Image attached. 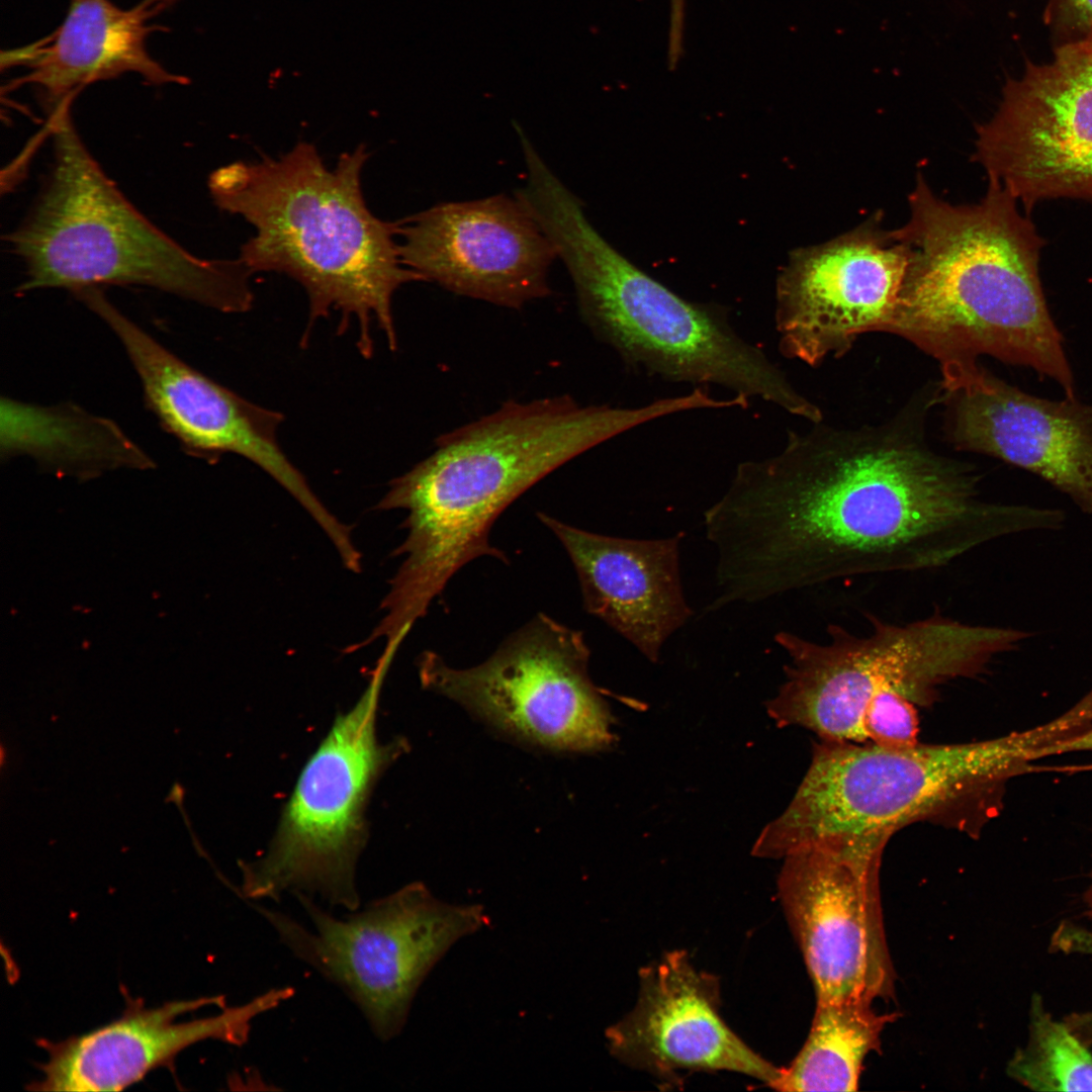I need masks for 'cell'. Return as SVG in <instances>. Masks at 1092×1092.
Wrapping results in <instances>:
<instances>
[{
    "instance_id": "obj_24",
    "label": "cell",
    "mask_w": 1092,
    "mask_h": 1092,
    "mask_svg": "<svg viewBox=\"0 0 1092 1092\" xmlns=\"http://www.w3.org/2000/svg\"><path fill=\"white\" fill-rule=\"evenodd\" d=\"M1008 1075L1035 1091H1092V1053L1068 1026L1053 1017L1033 995L1027 1042L1007 1066Z\"/></svg>"
},
{
    "instance_id": "obj_8",
    "label": "cell",
    "mask_w": 1092,
    "mask_h": 1092,
    "mask_svg": "<svg viewBox=\"0 0 1092 1092\" xmlns=\"http://www.w3.org/2000/svg\"><path fill=\"white\" fill-rule=\"evenodd\" d=\"M870 626L860 635L831 624L824 642L776 633L774 640L789 661L765 707L779 727H802L820 740L866 743L864 711L877 695L894 691L927 707L945 685L985 674L997 656L1029 636L938 612L908 623L871 615Z\"/></svg>"
},
{
    "instance_id": "obj_28",
    "label": "cell",
    "mask_w": 1092,
    "mask_h": 1092,
    "mask_svg": "<svg viewBox=\"0 0 1092 1092\" xmlns=\"http://www.w3.org/2000/svg\"><path fill=\"white\" fill-rule=\"evenodd\" d=\"M686 0H670L668 44L676 49L682 46Z\"/></svg>"
},
{
    "instance_id": "obj_3",
    "label": "cell",
    "mask_w": 1092,
    "mask_h": 1092,
    "mask_svg": "<svg viewBox=\"0 0 1092 1092\" xmlns=\"http://www.w3.org/2000/svg\"><path fill=\"white\" fill-rule=\"evenodd\" d=\"M676 410L671 397L636 407L585 405L566 394L509 399L439 436L432 454L391 480L376 506L407 512V535L394 550L404 556L401 576L425 594L440 595L476 558L508 564L489 533L511 504L571 459Z\"/></svg>"
},
{
    "instance_id": "obj_25",
    "label": "cell",
    "mask_w": 1092,
    "mask_h": 1092,
    "mask_svg": "<svg viewBox=\"0 0 1092 1092\" xmlns=\"http://www.w3.org/2000/svg\"><path fill=\"white\" fill-rule=\"evenodd\" d=\"M916 707L905 696L894 691L877 695L867 706L863 716L868 742L889 747L917 743Z\"/></svg>"
},
{
    "instance_id": "obj_7",
    "label": "cell",
    "mask_w": 1092,
    "mask_h": 1092,
    "mask_svg": "<svg viewBox=\"0 0 1092 1092\" xmlns=\"http://www.w3.org/2000/svg\"><path fill=\"white\" fill-rule=\"evenodd\" d=\"M50 111L54 161L32 210L8 236L26 277L17 292L144 285L226 313L251 309L252 271L241 258H198L144 216L89 153L70 115Z\"/></svg>"
},
{
    "instance_id": "obj_23",
    "label": "cell",
    "mask_w": 1092,
    "mask_h": 1092,
    "mask_svg": "<svg viewBox=\"0 0 1092 1092\" xmlns=\"http://www.w3.org/2000/svg\"><path fill=\"white\" fill-rule=\"evenodd\" d=\"M867 1002L816 1003L806 1041L772 1089L785 1092L856 1091L863 1062L880 1052L881 1035L897 1013L880 1014Z\"/></svg>"
},
{
    "instance_id": "obj_4",
    "label": "cell",
    "mask_w": 1092,
    "mask_h": 1092,
    "mask_svg": "<svg viewBox=\"0 0 1092 1092\" xmlns=\"http://www.w3.org/2000/svg\"><path fill=\"white\" fill-rule=\"evenodd\" d=\"M367 158L361 145L329 168L313 145L300 142L277 158L221 167L208 181L215 204L254 228L239 257L252 273H282L305 290L302 341L314 322L338 311L339 332L357 320L365 357L373 353V324L397 350L393 295L403 284L426 281L401 262L397 221L379 219L366 204L361 172Z\"/></svg>"
},
{
    "instance_id": "obj_13",
    "label": "cell",
    "mask_w": 1092,
    "mask_h": 1092,
    "mask_svg": "<svg viewBox=\"0 0 1092 1092\" xmlns=\"http://www.w3.org/2000/svg\"><path fill=\"white\" fill-rule=\"evenodd\" d=\"M977 162L1025 209L1055 198L1092 200V33L1027 64L977 129Z\"/></svg>"
},
{
    "instance_id": "obj_6",
    "label": "cell",
    "mask_w": 1092,
    "mask_h": 1092,
    "mask_svg": "<svg viewBox=\"0 0 1092 1092\" xmlns=\"http://www.w3.org/2000/svg\"><path fill=\"white\" fill-rule=\"evenodd\" d=\"M527 205L572 279L583 320L627 367L663 381L717 385L810 423L823 420L763 350L735 331L727 308L686 299L630 262L561 180L539 186Z\"/></svg>"
},
{
    "instance_id": "obj_22",
    "label": "cell",
    "mask_w": 1092,
    "mask_h": 1092,
    "mask_svg": "<svg viewBox=\"0 0 1092 1092\" xmlns=\"http://www.w3.org/2000/svg\"><path fill=\"white\" fill-rule=\"evenodd\" d=\"M0 455H25L58 472L145 469L153 459L112 420L73 402L40 405L2 396Z\"/></svg>"
},
{
    "instance_id": "obj_26",
    "label": "cell",
    "mask_w": 1092,
    "mask_h": 1092,
    "mask_svg": "<svg viewBox=\"0 0 1092 1092\" xmlns=\"http://www.w3.org/2000/svg\"><path fill=\"white\" fill-rule=\"evenodd\" d=\"M1045 16L1064 39H1078L1092 32V0H1051Z\"/></svg>"
},
{
    "instance_id": "obj_11",
    "label": "cell",
    "mask_w": 1092,
    "mask_h": 1092,
    "mask_svg": "<svg viewBox=\"0 0 1092 1092\" xmlns=\"http://www.w3.org/2000/svg\"><path fill=\"white\" fill-rule=\"evenodd\" d=\"M589 657L581 631L540 613L475 666L452 667L433 651L418 665L423 687L517 739L595 752L616 737L614 718L588 674Z\"/></svg>"
},
{
    "instance_id": "obj_19",
    "label": "cell",
    "mask_w": 1092,
    "mask_h": 1092,
    "mask_svg": "<svg viewBox=\"0 0 1092 1092\" xmlns=\"http://www.w3.org/2000/svg\"><path fill=\"white\" fill-rule=\"evenodd\" d=\"M939 383L956 449L1030 471L1092 514V404L1031 395L980 365Z\"/></svg>"
},
{
    "instance_id": "obj_20",
    "label": "cell",
    "mask_w": 1092,
    "mask_h": 1092,
    "mask_svg": "<svg viewBox=\"0 0 1092 1092\" xmlns=\"http://www.w3.org/2000/svg\"><path fill=\"white\" fill-rule=\"evenodd\" d=\"M537 517L568 554L584 610L657 663L667 640L694 616L680 572L684 534L660 539L612 537L542 512Z\"/></svg>"
},
{
    "instance_id": "obj_9",
    "label": "cell",
    "mask_w": 1092,
    "mask_h": 1092,
    "mask_svg": "<svg viewBox=\"0 0 1092 1092\" xmlns=\"http://www.w3.org/2000/svg\"><path fill=\"white\" fill-rule=\"evenodd\" d=\"M395 650L385 647L366 690L338 716L302 768L266 852L244 862L240 895L278 901L316 895L348 911L360 908L356 866L366 837L365 808L404 741L381 744L376 713Z\"/></svg>"
},
{
    "instance_id": "obj_1",
    "label": "cell",
    "mask_w": 1092,
    "mask_h": 1092,
    "mask_svg": "<svg viewBox=\"0 0 1092 1092\" xmlns=\"http://www.w3.org/2000/svg\"><path fill=\"white\" fill-rule=\"evenodd\" d=\"M939 383L891 419L789 431L776 455L739 463L704 513L715 555L713 613L832 580L937 569L1036 528L1035 509L986 502L969 464L937 453L925 424Z\"/></svg>"
},
{
    "instance_id": "obj_29",
    "label": "cell",
    "mask_w": 1092,
    "mask_h": 1092,
    "mask_svg": "<svg viewBox=\"0 0 1092 1092\" xmlns=\"http://www.w3.org/2000/svg\"><path fill=\"white\" fill-rule=\"evenodd\" d=\"M1083 902L1087 915L1092 918V871L1088 877V883L1083 895Z\"/></svg>"
},
{
    "instance_id": "obj_10",
    "label": "cell",
    "mask_w": 1092,
    "mask_h": 1092,
    "mask_svg": "<svg viewBox=\"0 0 1092 1092\" xmlns=\"http://www.w3.org/2000/svg\"><path fill=\"white\" fill-rule=\"evenodd\" d=\"M309 925L246 900L302 963L337 986L382 1041L403 1029L422 983L461 938L488 923L483 906L451 904L421 882L337 917L296 895Z\"/></svg>"
},
{
    "instance_id": "obj_17",
    "label": "cell",
    "mask_w": 1092,
    "mask_h": 1092,
    "mask_svg": "<svg viewBox=\"0 0 1092 1092\" xmlns=\"http://www.w3.org/2000/svg\"><path fill=\"white\" fill-rule=\"evenodd\" d=\"M290 987L272 988L249 1002L226 1007L225 997L173 1001L156 1008L127 997L117 1019L61 1041L38 1040L47 1054L34 1091H118L160 1067H169L183 1050L206 1039L244 1045L252 1022L291 998Z\"/></svg>"
},
{
    "instance_id": "obj_21",
    "label": "cell",
    "mask_w": 1092,
    "mask_h": 1092,
    "mask_svg": "<svg viewBox=\"0 0 1092 1092\" xmlns=\"http://www.w3.org/2000/svg\"><path fill=\"white\" fill-rule=\"evenodd\" d=\"M150 15L142 4L122 9L110 0H69L55 32L2 59L8 66L27 69L15 85H34L50 111L84 86L124 73L139 74L154 85L186 84L185 77L167 71L148 53Z\"/></svg>"
},
{
    "instance_id": "obj_14",
    "label": "cell",
    "mask_w": 1092,
    "mask_h": 1092,
    "mask_svg": "<svg viewBox=\"0 0 1092 1092\" xmlns=\"http://www.w3.org/2000/svg\"><path fill=\"white\" fill-rule=\"evenodd\" d=\"M121 343L147 407L186 453L207 459L232 453L256 464L313 518L329 538L344 531L280 447L283 415L251 402L196 370L113 305L100 287L76 291Z\"/></svg>"
},
{
    "instance_id": "obj_18",
    "label": "cell",
    "mask_w": 1092,
    "mask_h": 1092,
    "mask_svg": "<svg viewBox=\"0 0 1092 1092\" xmlns=\"http://www.w3.org/2000/svg\"><path fill=\"white\" fill-rule=\"evenodd\" d=\"M605 1036L616 1060L666 1084H680L685 1073L726 1071L771 1088L781 1073L725 1022L719 980L680 949L640 969L635 1006Z\"/></svg>"
},
{
    "instance_id": "obj_27",
    "label": "cell",
    "mask_w": 1092,
    "mask_h": 1092,
    "mask_svg": "<svg viewBox=\"0 0 1092 1092\" xmlns=\"http://www.w3.org/2000/svg\"><path fill=\"white\" fill-rule=\"evenodd\" d=\"M1081 751L1092 752V726L1084 732L1049 748L1045 757Z\"/></svg>"
},
{
    "instance_id": "obj_15",
    "label": "cell",
    "mask_w": 1092,
    "mask_h": 1092,
    "mask_svg": "<svg viewBox=\"0 0 1092 1092\" xmlns=\"http://www.w3.org/2000/svg\"><path fill=\"white\" fill-rule=\"evenodd\" d=\"M910 259L909 247L873 220L794 250L776 283L782 355L817 367L845 355L863 334L887 333Z\"/></svg>"
},
{
    "instance_id": "obj_5",
    "label": "cell",
    "mask_w": 1092,
    "mask_h": 1092,
    "mask_svg": "<svg viewBox=\"0 0 1092 1092\" xmlns=\"http://www.w3.org/2000/svg\"><path fill=\"white\" fill-rule=\"evenodd\" d=\"M1076 731L1065 712L1028 730L968 743L820 740L792 801L762 829L752 854L784 858L829 837L893 835L915 822L978 835L1003 809L1008 783Z\"/></svg>"
},
{
    "instance_id": "obj_16",
    "label": "cell",
    "mask_w": 1092,
    "mask_h": 1092,
    "mask_svg": "<svg viewBox=\"0 0 1092 1092\" xmlns=\"http://www.w3.org/2000/svg\"><path fill=\"white\" fill-rule=\"evenodd\" d=\"M397 236L401 262L453 293L516 309L551 293L555 249L516 196L438 203Z\"/></svg>"
},
{
    "instance_id": "obj_2",
    "label": "cell",
    "mask_w": 1092,
    "mask_h": 1092,
    "mask_svg": "<svg viewBox=\"0 0 1092 1092\" xmlns=\"http://www.w3.org/2000/svg\"><path fill=\"white\" fill-rule=\"evenodd\" d=\"M1017 200L989 180L984 198L953 205L917 179L910 215L894 235L911 251L887 333L934 358L941 379L976 368L982 355L1030 367L1076 397L1064 339L1045 301L1043 240Z\"/></svg>"
},
{
    "instance_id": "obj_12",
    "label": "cell",
    "mask_w": 1092,
    "mask_h": 1092,
    "mask_svg": "<svg viewBox=\"0 0 1092 1092\" xmlns=\"http://www.w3.org/2000/svg\"><path fill=\"white\" fill-rule=\"evenodd\" d=\"M891 836H833L783 858L779 897L816 1003H873L894 995L880 890Z\"/></svg>"
}]
</instances>
